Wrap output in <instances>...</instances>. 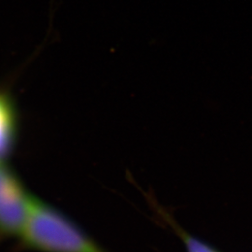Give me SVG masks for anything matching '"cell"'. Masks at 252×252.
<instances>
[{
    "instance_id": "cell-4",
    "label": "cell",
    "mask_w": 252,
    "mask_h": 252,
    "mask_svg": "<svg viewBox=\"0 0 252 252\" xmlns=\"http://www.w3.org/2000/svg\"><path fill=\"white\" fill-rule=\"evenodd\" d=\"M158 212L164 220V221L171 226L174 232H176V234L180 236L181 241L184 244L186 252H220L210 245L184 231L178 223L174 221L170 215H168L164 210H162V208H159Z\"/></svg>"
},
{
    "instance_id": "cell-1",
    "label": "cell",
    "mask_w": 252,
    "mask_h": 252,
    "mask_svg": "<svg viewBox=\"0 0 252 252\" xmlns=\"http://www.w3.org/2000/svg\"><path fill=\"white\" fill-rule=\"evenodd\" d=\"M20 247L39 252H108L71 219L33 196Z\"/></svg>"
},
{
    "instance_id": "cell-2",
    "label": "cell",
    "mask_w": 252,
    "mask_h": 252,
    "mask_svg": "<svg viewBox=\"0 0 252 252\" xmlns=\"http://www.w3.org/2000/svg\"><path fill=\"white\" fill-rule=\"evenodd\" d=\"M33 196L6 161L0 160V240L19 237Z\"/></svg>"
},
{
    "instance_id": "cell-3",
    "label": "cell",
    "mask_w": 252,
    "mask_h": 252,
    "mask_svg": "<svg viewBox=\"0 0 252 252\" xmlns=\"http://www.w3.org/2000/svg\"><path fill=\"white\" fill-rule=\"evenodd\" d=\"M18 113L8 91L0 89V160L7 161L14 152L18 136Z\"/></svg>"
}]
</instances>
